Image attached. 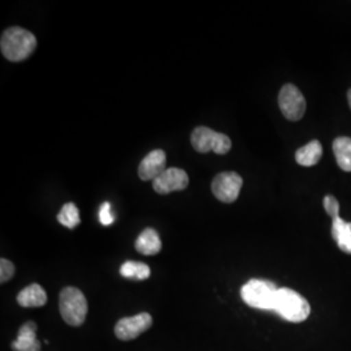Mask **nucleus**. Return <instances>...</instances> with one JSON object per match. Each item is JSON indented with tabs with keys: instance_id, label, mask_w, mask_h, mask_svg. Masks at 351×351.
<instances>
[{
	"instance_id": "obj_2",
	"label": "nucleus",
	"mask_w": 351,
	"mask_h": 351,
	"mask_svg": "<svg viewBox=\"0 0 351 351\" xmlns=\"http://www.w3.org/2000/svg\"><path fill=\"white\" fill-rule=\"evenodd\" d=\"M275 313L290 323H302L311 314V306L300 293L289 288H278Z\"/></svg>"
},
{
	"instance_id": "obj_19",
	"label": "nucleus",
	"mask_w": 351,
	"mask_h": 351,
	"mask_svg": "<svg viewBox=\"0 0 351 351\" xmlns=\"http://www.w3.org/2000/svg\"><path fill=\"white\" fill-rule=\"evenodd\" d=\"M99 220H101V226H112L113 221H114V215H113L112 206L110 202H104L101 204V210H99Z\"/></svg>"
},
{
	"instance_id": "obj_3",
	"label": "nucleus",
	"mask_w": 351,
	"mask_h": 351,
	"mask_svg": "<svg viewBox=\"0 0 351 351\" xmlns=\"http://www.w3.org/2000/svg\"><path fill=\"white\" fill-rule=\"evenodd\" d=\"M277 290L278 288L276 284H274L272 281L252 278L241 289V297L242 301L252 308L274 311Z\"/></svg>"
},
{
	"instance_id": "obj_20",
	"label": "nucleus",
	"mask_w": 351,
	"mask_h": 351,
	"mask_svg": "<svg viewBox=\"0 0 351 351\" xmlns=\"http://www.w3.org/2000/svg\"><path fill=\"white\" fill-rule=\"evenodd\" d=\"M326 213L332 217V220L339 217V203L333 195H326L323 201Z\"/></svg>"
},
{
	"instance_id": "obj_5",
	"label": "nucleus",
	"mask_w": 351,
	"mask_h": 351,
	"mask_svg": "<svg viewBox=\"0 0 351 351\" xmlns=\"http://www.w3.org/2000/svg\"><path fill=\"white\" fill-rule=\"evenodd\" d=\"M191 145L195 150L202 154L213 151L215 154L224 155L232 149V141L228 136L223 133H217L206 126H198L193 130Z\"/></svg>"
},
{
	"instance_id": "obj_16",
	"label": "nucleus",
	"mask_w": 351,
	"mask_h": 351,
	"mask_svg": "<svg viewBox=\"0 0 351 351\" xmlns=\"http://www.w3.org/2000/svg\"><path fill=\"white\" fill-rule=\"evenodd\" d=\"M333 152L339 168L345 172H351V138L339 137L335 139Z\"/></svg>"
},
{
	"instance_id": "obj_7",
	"label": "nucleus",
	"mask_w": 351,
	"mask_h": 351,
	"mask_svg": "<svg viewBox=\"0 0 351 351\" xmlns=\"http://www.w3.org/2000/svg\"><path fill=\"white\" fill-rule=\"evenodd\" d=\"M243 180L236 172H221L213 178V195L223 203H233L239 198Z\"/></svg>"
},
{
	"instance_id": "obj_12",
	"label": "nucleus",
	"mask_w": 351,
	"mask_h": 351,
	"mask_svg": "<svg viewBox=\"0 0 351 351\" xmlns=\"http://www.w3.org/2000/svg\"><path fill=\"white\" fill-rule=\"evenodd\" d=\"M17 303L25 308L42 307L47 303V294L40 285L32 284L19 293Z\"/></svg>"
},
{
	"instance_id": "obj_15",
	"label": "nucleus",
	"mask_w": 351,
	"mask_h": 351,
	"mask_svg": "<svg viewBox=\"0 0 351 351\" xmlns=\"http://www.w3.org/2000/svg\"><path fill=\"white\" fill-rule=\"evenodd\" d=\"M332 237L337 242L339 250L351 254V223L337 217L332 224Z\"/></svg>"
},
{
	"instance_id": "obj_4",
	"label": "nucleus",
	"mask_w": 351,
	"mask_h": 351,
	"mask_svg": "<svg viewBox=\"0 0 351 351\" xmlns=\"http://www.w3.org/2000/svg\"><path fill=\"white\" fill-rule=\"evenodd\" d=\"M59 308L64 322L69 326H82L86 320L88 301L80 289L73 287L64 288L60 293Z\"/></svg>"
},
{
	"instance_id": "obj_14",
	"label": "nucleus",
	"mask_w": 351,
	"mask_h": 351,
	"mask_svg": "<svg viewBox=\"0 0 351 351\" xmlns=\"http://www.w3.org/2000/svg\"><path fill=\"white\" fill-rule=\"evenodd\" d=\"M323 156V146L319 141H311L295 152V160L303 167H313L319 163Z\"/></svg>"
},
{
	"instance_id": "obj_1",
	"label": "nucleus",
	"mask_w": 351,
	"mask_h": 351,
	"mask_svg": "<svg viewBox=\"0 0 351 351\" xmlns=\"http://www.w3.org/2000/svg\"><path fill=\"white\" fill-rule=\"evenodd\" d=\"M0 49L10 62H23L37 49V38L26 29L12 26L1 34Z\"/></svg>"
},
{
	"instance_id": "obj_22",
	"label": "nucleus",
	"mask_w": 351,
	"mask_h": 351,
	"mask_svg": "<svg viewBox=\"0 0 351 351\" xmlns=\"http://www.w3.org/2000/svg\"><path fill=\"white\" fill-rule=\"evenodd\" d=\"M348 101H349V106L351 108V88H349V91H348Z\"/></svg>"
},
{
	"instance_id": "obj_17",
	"label": "nucleus",
	"mask_w": 351,
	"mask_h": 351,
	"mask_svg": "<svg viewBox=\"0 0 351 351\" xmlns=\"http://www.w3.org/2000/svg\"><path fill=\"white\" fill-rule=\"evenodd\" d=\"M120 274L130 280H147L150 277L151 269L147 264L129 261L121 265Z\"/></svg>"
},
{
	"instance_id": "obj_10",
	"label": "nucleus",
	"mask_w": 351,
	"mask_h": 351,
	"mask_svg": "<svg viewBox=\"0 0 351 351\" xmlns=\"http://www.w3.org/2000/svg\"><path fill=\"white\" fill-rule=\"evenodd\" d=\"M167 156L163 150L151 151L149 155L141 162L138 176L143 181H154L167 169Z\"/></svg>"
},
{
	"instance_id": "obj_11",
	"label": "nucleus",
	"mask_w": 351,
	"mask_h": 351,
	"mask_svg": "<svg viewBox=\"0 0 351 351\" xmlns=\"http://www.w3.org/2000/svg\"><path fill=\"white\" fill-rule=\"evenodd\" d=\"M13 351H40V342L37 339V324L27 322L20 328L17 339L12 342Z\"/></svg>"
},
{
	"instance_id": "obj_18",
	"label": "nucleus",
	"mask_w": 351,
	"mask_h": 351,
	"mask_svg": "<svg viewBox=\"0 0 351 351\" xmlns=\"http://www.w3.org/2000/svg\"><path fill=\"white\" fill-rule=\"evenodd\" d=\"M58 221L68 229H75V226L81 223L80 211L75 207V203L69 202L64 204L60 213L58 215Z\"/></svg>"
},
{
	"instance_id": "obj_21",
	"label": "nucleus",
	"mask_w": 351,
	"mask_h": 351,
	"mask_svg": "<svg viewBox=\"0 0 351 351\" xmlns=\"http://www.w3.org/2000/svg\"><path fill=\"white\" fill-rule=\"evenodd\" d=\"M13 275H14V265L12 262L3 258L0 261V281H1V284L10 281Z\"/></svg>"
},
{
	"instance_id": "obj_8",
	"label": "nucleus",
	"mask_w": 351,
	"mask_h": 351,
	"mask_svg": "<svg viewBox=\"0 0 351 351\" xmlns=\"http://www.w3.org/2000/svg\"><path fill=\"white\" fill-rule=\"evenodd\" d=\"M152 326V317L147 313L124 317L117 322L114 326V335L119 339L130 341L137 339L142 333H145Z\"/></svg>"
},
{
	"instance_id": "obj_9",
	"label": "nucleus",
	"mask_w": 351,
	"mask_h": 351,
	"mask_svg": "<svg viewBox=\"0 0 351 351\" xmlns=\"http://www.w3.org/2000/svg\"><path fill=\"white\" fill-rule=\"evenodd\" d=\"M189 176L184 169L167 168L162 175L152 181L154 190L158 194H169L188 188Z\"/></svg>"
},
{
	"instance_id": "obj_13",
	"label": "nucleus",
	"mask_w": 351,
	"mask_h": 351,
	"mask_svg": "<svg viewBox=\"0 0 351 351\" xmlns=\"http://www.w3.org/2000/svg\"><path fill=\"white\" fill-rule=\"evenodd\" d=\"M136 249L142 255H156L162 250V239L152 228H146L136 241Z\"/></svg>"
},
{
	"instance_id": "obj_6",
	"label": "nucleus",
	"mask_w": 351,
	"mask_h": 351,
	"mask_svg": "<svg viewBox=\"0 0 351 351\" xmlns=\"http://www.w3.org/2000/svg\"><path fill=\"white\" fill-rule=\"evenodd\" d=\"M278 106L282 114L290 121H298L306 112V99L301 90L287 84L284 85L278 94Z\"/></svg>"
}]
</instances>
